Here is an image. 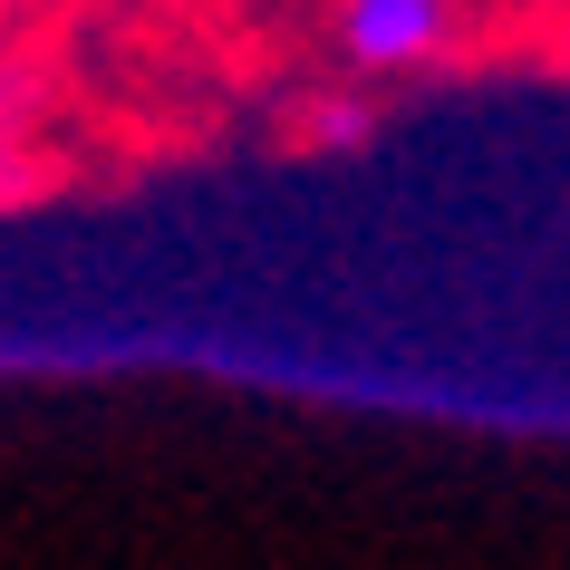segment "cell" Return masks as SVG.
Here are the masks:
<instances>
[{
	"label": "cell",
	"mask_w": 570,
	"mask_h": 570,
	"mask_svg": "<svg viewBox=\"0 0 570 570\" xmlns=\"http://www.w3.org/2000/svg\"><path fill=\"white\" fill-rule=\"evenodd\" d=\"M309 136L320 146H367V107L358 97H330V107H309Z\"/></svg>",
	"instance_id": "3"
},
{
	"label": "cell",
	"mask_w": 570,
	"mask_h": 570,
	"mask_svg": "<svg viewBox=\"0 0 570 570\" xmlns=\"http://www.w3.org/2000/svg\"><path fill=\"white\" fill-rule=\"evenodd\" d=\"M454 39V0H338V59L367 78H406Z\"/></svg>",
	"instance_id": "1"
},
{
	"label": "cell",
	"mask_w": 570,
	"mask_h": 570,
	"mask_svg": "<svg viewBox=\"0 0 570 570\" xmlns=\"http://www.w3.org/2000/svg\"><path fill=\"white\" fill-rule=\"evenodd\" d=\"M39 117H49V88H39V68H10V59H0V194H10V175L30 165Z\"/></svg>",
	"instance_id": "2"
},
{
	"label": "cell",
	"mask_w": 570,
	"mask_h": 570,
	"mask_svg": "<svg viewBox=\"0 0 570 570\" xmlns=\"http://www.w3.org/2000/svg\"><path fill=\"white\" fill-rule=\"evenodd\" d=\"M551 59H561V78H570V30H561V39H551Z\"/></svg>",
	"instance_id": "4"
},
{
	"label": "cell",
	"mask_w": 570,
	"mask_h": 570,
	"mask_svg": "<svg viewBox=\"0 0 570 570\" xmlns=\"http://www.w3.org/2000/svg\"><path fill=\"white\" fill-rule=\"evenodd\" d=\"M0 10H20V0H0Z\"/></svg>",
	"instance_id": "5"
}]
</instances>
